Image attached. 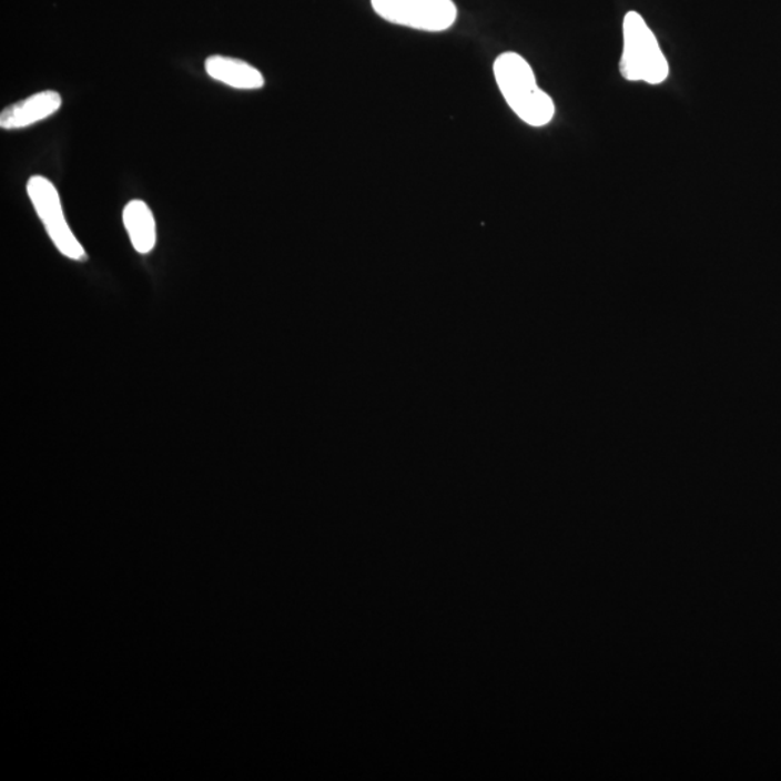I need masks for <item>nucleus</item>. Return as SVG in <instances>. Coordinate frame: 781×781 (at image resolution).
I'll return each mask as SVG.
<instances>
[{"label":"nucleus","mask_w":781,"mask_h":781,"mask_svg":"<svg viewBox=\"0 0 781 781\" xmlns=\"http://www.w3.org/2000/svg\"><path fill=\"white\" fill-rule=\"evenodd\" d=\"M495 80L509 108L531 126H545L555 116L554 100L536 82L535 71L517 52H504L495 60Z\"/></svg>","instance_id":"1"},{"label":"nucleus","mask_w":781,"mask_h":781,"mask_svg":"<svg viewBox=\"0 0 781 781\" xmlns=\"http://www.w3.org/2000/svg\"><path fill=\"white\" fill-rule=\"evenodd\" d=\"M623 51L621 74L630 82L663 83L669 75V63L655 33L640 13L628 12L623 19Z\"/></svg>","instance_id":"2"},{"label":"nucleus","mask_w":781,"mask_h":781,"mask_svg":"<svg viewBox=\"0 0 781 781\" xmlns=\"http://www.w3.org/2000/svg\"><path fill=\"white\" fill-rule=\"evenodd\" d=\"M371 3L385 21L418 31L449 30L457 18L454 0H371Z\"/></svg>","instance_id":"3"},{"label":"nucleus","mask_w":781,"mask_h":781,"mask_svg":"<svg viewBox=\"0 0 781 781\" xmlns=\"http://www.w3.org/2000/svg\"><path fill=\"white\" fill-rule=\"evenodd\" d=\"M27 190L38 216L44 222L51 241L59 247L61 254L70 260H83L85 252L67 225L55 185L41 175H33L28 181Z\"/></svg>","instance_id":"4"},{"label":"nucleus","mask_w":781,"mask_h":781,"mask_svg":"<svg viewBox=\"0 0 781 781\" xmlns=\"http://www.w3.org/2000/svg\"><path fill=\"white\" fill-rule=\"evenodd\" d=\"M63 99L54 90L33 94V97L12 104L0 113L2 130H22L33 123L44 121L61 108Z\"/></svg>","instance_id":"5"},{"label":"nucleus","mask_w":781,"mask_h":781,"mask_svg":"<svg viewBox=\"0 0 781 781\" xmlns=\"http://www.w3.org/2000/svg\"><path fill=\"white\" fill-rule=\"evenodd\" d=\"M206 71L212 79L233 89L255 90L264 88L265 84L264 75L258 69L231 57H209Z\"/></svg>","instance_id":"6"},{"label":"nucleus","mask_w":781,"mask_h":781,"mask_svg":"<svg viewBox=\"0 0 781 781\" xmlns=\"http://www.w3.org/2000/svg\"><path fill=\"white\" fill-rule=\"evenodd\" d=\"M128 235L140 254H150L156 242L154 214L142 200H132L123 211Z\"/></svg>","instance_id":"7"}]
</instances>
